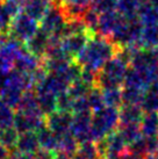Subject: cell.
<instances>
[{
  "label": "cell",
  "mask_w": 158,
  "mask_h": 159,
  "mask_svg": "<svg viewBox=\"0 0 158 159\" xmlns=\"http://www.w3.org/2000/svg\"><path fill=\"white\" fill-rule=\"evenodd\" d=\"M120 51V47L112 40L95 34L87 42L75 61L86 70L99 72L106 63Z\"/></svg>",
  "instance_id": "1"
},
{
  "label": "cell",
  "mask_w": 158,
  "mask_h": 159,
  "mask_svg": "<svg viewBox=\"0 0 158 159\" xmlns=\"http://www.w3.org/2000/svg\"><path fill=\"white\" fill-rule=\"evenodd\" d=\"M128 69H129V62L118 52L98 72L95 86L100 89L121 87L124 83Z\"/></svg>",
  "instance_id": "2"
},
{
  "label": "cell",
  "mask_w": 158,
  "mask_h": 159,
  "mask_svg": "<svg viewBox=\"0 0 158 159\" xmlns=\"http://www.w3.org/2000/svg\"><path fill=\"white\" fill-rule=\"evenodd\" d=\"M120 119L118 109L113 107H105L101 111L92 113V128L91 136L93 142L105 139L109 134L118 129Z\"/></svg>",
  "instance_id": "3"
},
{
  "label": "cell",
  "mask_w": 158,
  "mask_h": 159,
  "mask_svg": "<svg viewBox=\"0 0 158 159\" xmlns=\"http://www.w3.org/2000/svg\"><path fill=\"white\" fill-rule=\"evenodd\" d=\"M66 18L61 6L57 2H51L50 7L40 21V29L45 31L50 36L63 37V31L66 25Z\"/></svg>",
  "instance_id": "4"
},
{
  "label": "cell",
  "mask_w": 158,
  "mask_h": 159,
  "mask_svg": "<svg viewBox=\"0 0 158 159\" xmlns=\"http://www.w3.org/2000/svg\"><path fill=\"white\" fill-rule=\"evenodd\" d=\"M40 29L39 21L28 16L25 13L18 14L12 21L9 36L15 40L20 41L22 43H26L35 35Z\"/></svg>",
  "instance_id": "5"
},
{
  "label": "cell",
  "mask_w": 158,
  "mask_h": 159,
  "mask_svg": "<svg viewBox=\"0 0 158 159\" xmlns=\"http://www.w3.org/2000/svg\"><path fill=\"white\" fill-rule=\"evenodd\" d=\"M91 128H92V111L73 114L70 133L79 144L92 141Z\"/></svg>",
  "instance_id": "6"
},
{
  "label": "cell",
  "mask_w": 158,
  "mask_h": 159,
  "mask_svg": "<svg viewBox=\"0 0 158 159\" xmlns=\"http://www.w3.org/2000/svg\"><path fill=\"white\" fill-rule=\"evenodd\" d=\"M93 35H95V34L90 30L66 35L62 37V47L69 57L75 59L80 53V51L86 47L87 42Z\"/></svg>",
  "instance_id": "7"
},
{
  "label": "cell",
  "mask_w": 158,
  "mask_h": 159,
  "mask_svg": "<svg viewBox=\"0 0 158 159\" xmlns=\"http://www.w3.org/2000/svg\"><path fill=\"white\" fill-rule=\"evenodd\" d=\"M70 84L65 81L62 77L53 73H48L39 84L34 87L36 93H48L55 97H58L59 94L67 91Z\"/></svg>",
  "instance_id": "8"
},
{
  "label": "cell",
  "mask_w": 158,
  "mask_h": 159,
  "mask_svg": "<svg viewBox=\"0 0 158 159\" xmlns=\"http://www.w3.org/2000/svg\"><path fill=\"white\" fill-rule=\"evenodd\" d=\"M72 117H73V114L70 111H56L45 116V125L53 133L58 136H62L66 133H70Z\"/></svg>",
  "instance_id": "9"
},
{
  "label": "cell",
  "mask_w": 158,
  "mask_h": 159,
  "mask_svg": "<svg viewBox=\"0 0 158 159\" xmlns=\"http://www.w3.org/2000/svg\"><path fill=\"white\" fill-rule=\"evenodd\" d=\"M42 65V59L35 56L34 53H31L26 45H23L20 51L18 52L14 62V67L15 70L25 72V73H31L33 71L39 69Z\"/></svg>",
  "instance_id": "10"
},
{
  "label": "cell",
  "mask_w": 158,
  "mask_h": 159,
  "mask_svg": "<svg viewBox=\"0 0 158 159\" xmlns=\"http://www.w3.org/2000/svg\"><path fill=\"white\" fill-rule=\"evenodd\" d=\"M45 125V117H34L29 115L22 114L20 111L15 113L13 127L19 134L28 131H37L40 128Z\"/></svg>",
  "instance_id": "11"
},
{
  "label": "cell",
  "mask_w": 158,
  "mask_h": 159,
  "mask_svg": "<svg viewBox=\"0 0 158 159\" xmlns=\"http://www.w3.org/2000/svg\"><path fill=\"white\" fill-rule=\"evenodd\" d=\"M123 16L120 15L116 11H112V12H108V13L100 14L99 15V22H98L97 34L110 40L113 33L118 28V23L121 22Z\"/></svg>",
  "instance_id": "12"
},
{
  "label": "cell",
  "mask_w": 158,
  "mask_h": 159,
  "mask_svg": "<svg viewBox=\"0 0 158 159\" xmlns=\"http://www.w3.org/2000/svg\"><path fill=\"white\" fill-rule=\"evenodd\" d=\"M16 111L22 113V114L34 116V117H45L43 113L41 111L37 97H36V93L34 89H28L23 93Z\"/></svg>",
  "instance_id": "13"
},
{
  "label": "cell",
  "mask_w": 158,
  "mask_h": 159,
  "mask_svg": "<svg viewBox=\"0 0 158 159\" xmlns=\"http://www.w3.org/2000/svg\"><path fill=\"white\" fill-rule=\"evenodd\" d=\"M49 42H50V35L47 34L45 31H43L42 29H39V31L35 35L25 43V45L31 53H34L35 56L42 59L45 52H47Z\"/></svg>",
  "instance_id": "14"
},
{
  "label": "cell",
  "mask_w": 158,
  "mask_h": 159,
  "mask_svg": "<svg viewBox=\"0 0 158 159\" xmlns=\"http://www.w3.org/2000/svg\"><path fill=\"white\" fill-rule=\"evenodd\" d=\"M143 115H144V111L142 109L140 105H122L118 109L120 125L140 124Z\"/></svg>",
  "instance_id": "15"
},
{
  "label": "cell",
  "mask_w": 158,
  "mask_h": 159,
  "mask_svg": "<svg viewBox=\"0 0 158 159\" xmlns=\"http://www.w3.org/2000/svg\"><path fill=\"white\" fill-rule=\"evenodd\" d=\"M39 138L40 148L43 150H49L53 152H58L59 150V136L53 133L47 125H43L36 131Z\"/></svg>",
  "instance_id": "16"
},
{
  "label": "cell",
  "mask_w": 158,
  "mask_h": 159,
  "mask_svg": "<svg viewBox=\"0 0 158 159\" xmlns=\"http://www.w3.org/2000/svg\"><path fill=\"white\" fill-rule=\"evenodd\" d=\"M40 149L41 148H40L39 138L35 131H28V133H22L19 135L15 150L25 152V153L35 155Z\"/></svg>",
  "instance_id": "17"
},
{
  "label": "cell",
  "mask_w": 158,
  "mask_h": 159,
  "mask_svg": "<svg viewBox=\"0 0 158 159\" xmlns=\"http://www.w3.org/2000/svg\"><path fill=\"white\" fill-rule=\"evenodd\" d=\"M50 4L51 2L47 0H26L22 6V13L27 14L36 21H41L50 7Z\"/></svg>",
  "instance_id": "18"
},
{
  "label": "cell",
  "mask_w": 158,
  "mask_h": 159,
  "mask_svg": "<svg viewBox=\"0 0 158 159\" xmlns=\"http://www.w3.org/2000/svg\"><path fill=\"white\" fill-rule=\"evenodd\" d=\"M138 19L143 26H157L158 7L151 4L150 0L142 2L138 9Z\"/></svg>",
  "instance_id": "19"
},
{
  "label": "cell",
  "mask_w": 158,
  "mask_h": 159,
  "mask_svg": "<svg viewBox=\"0 0 158 159\" xmlns=\"http://www.w3.org/2000/svg\"><path fill=\"white\" fill-rule=\"evenodd\" d=\"M140 127L141 133L144 137H158V113H144Z\"/></svg>",
  "instance_id": "20"
},
{
  "label": "cell",
  "mask_w": 158,
  "mask_h": 159,
  "mask_svg": "<svg viewBox=\"0 0 158 159\" xmlns=\"http://www.w3.org/2000/svg\"><path fill=\"white\" fill-rule=\"evenodd\" d=\"M140 106L142 107L144 113H158V80L145 91Z\"/></svg>",
  "instance_id": "21"
},
{
  "label": "cell",
  "mask_w": 158,
  "mask_h": 159,
  "mask_svg": "<svg viewBox=\"0 0 158 159\" xmlns=\"http://www.w3.org/2000/svg\"><path fill=\"white\" fill-rule=\"evenodd\" d=\"M141 2L138 0H118L116 12L127 20L138 18V9Z\"/></svg>",
  "instance_id": "22"
},
{
  "label": "cell",
  "mask_w": 158,
  "mask_h": 159,
  "mask_svg": "<svg viewBox=\"0 0 158 159\" xmlns=\"http://www.w3.org/2000/svg\"><path fill=\"white\" fill-rule=\"evenodd\" d=\"M104 101L106 107H113L120 109L123 105L122 100V89L121 87H109V89H101Z\"/></svg>",
  "instance_id": "23"
},
{
  "label": "cell",
  "mask_w": 158,
  "mask_h": 159,
  "mask_svg": "<svg viewBox=\"0 0 158 159\" xmlns=\"http://www.w3.org/2000/svg\"><path fill=\"white\" fill-rule=\"evenodd\" d=\"M141 48L158 49V25L144 26L141 39Z\"/></svg>",
  "instance_id": "24"
},
{
  "label": "cell",
  "mask_w": 158,
  "mask_h": 159,
  "mask_svg": "<svg viewBox=\"0 0 158 159\" xmlns=\"http://www.w3.org/2000/svg\"><path fill=\"white\" fill-rule=\"evenodd\" d=\"M36 97L41 111L43 113L44 116H48L57 111V97L48 93H36Z\"/></svg>",
  "instance_id": "25"
},
{
  "label": "cell",
  "mask_w": 158,
  "mask_h": 159,
  "mask_svg": "<svg viewBox=\"0 0 158 159\" xmlns=\"http://www.w3.org/2000/svg\"><path fill=\"white\" fill-rule=\"evenodd\" d=\"M79 148V143L77 142L75 137L71 133H66L64 135L59 136V150L61 152H64L69 157H73L77 153Z\"/></svg>",
  "instance_id": "26"
},
{
  "label": "cell",
  "mask_w": 158,
  "mask_h": 159,
  "mask_svg": "<svg viewBox=\"0 0 158 159\" xmlns=\"http://www.w3.org/2000/svg\"><path fill=\"white\" fill-rule=\"evenodd\" d=\"M145 91L136 87L123 86L122 89V100L123 105H141Z\"/></svg>",
  "instance_id": "27"
},
{
  "label": "cell",
  "mask_w": 158,
  "mask_h": 159,
  "mask_svg": "<svg viewBox=\"0 0 158 159\" xmlns=\"http://www.w3.org/2000/svg\"><path fill=\"white\" fill-rule=\"evenodd\" d=\"M118 130V133L121 134V136L123 137V139L126 141V143H127L128 146L142 136L140 124H127V125H120Z\"/></svg>",
  "instance_id": "28"
},
{
  "label": "cell",
  "mask_w": 158,
  "mask_h": 159,
  "mask_svg": "<svg viewBox=\"0 0 158 159\" xmlns=\"http://www.w3.org/2000/svg\"><path fill=\"white\" fill-rule=\"evenodd\" d=\"M14 116L15 113L13 111V108L0 98V128L4 130L13 127Z\"/></svg>",
  "instance_id": "29"
},
{
  "label": "cell",
  "mask_w": 158,
  "mask_h": 159,
  "mask_svg": "<svg viewBox=\"0 0 158 159\" xmlns=\"http://www.w3.org/2000/svg\"><path fill=\"white\" fill-rule=\"evenodd\" d=\"M94 86L87 84L86 81H84L81 78L78 80H76L75 83L69 86L67 89V93L72 99H77V98H83L87 97V94L90 93V91L93 89Z\"/></svg>",
  "instance_id": "30"
},
{
  "label": "cell",
  "mask_w": 158,
  "mask_h": 159,
  "mask_svg": "<svg viewBox=\"0 0 158 159\" xmlns=\"http://www.w3.org/2000/svg\"><path fill=\"white\" fill-rule=\"evenodd\" d=\"M76 155L83 157L84 159H101L100 152L98 150V146L95 142H85L79 144L78 151Z\"/></svg>",
  "instance_id": "31"
},
{
  "label": "cell",
  "mask_w": 158,
  "mask_h": 159,
  "mask_svg": "<svg viewBox=\"0 0 158 159\" xmlns=\"http://www.w3.org/2000/svg\"><path fill=\"white\" fill-rule=\"evenodd\" d=\"M87 101L92 113L101 111L102 108L106 107L105 101H104V97H102V92L97 86H94L87 94Z\"/></svg>",
  "instance_id": "32"
},
{
  "label": "cell",
  "mask_w": 158,
  "mask_h": 159,
  "mask_svg": "<svg viewBox=\"0 0 158 159\" xmlns=\"http://www.w3.org/2000/svg\"><path fill=\"white\" fill-rule=\"evenodd\" d=\"M20 134L16 131V129L14 127H11V128L4 129L2 133H1V137H0V142L6 145L8 149H15L16 146V143H18V138Z\"/></svg>",
  "instance_id": "33"
},
{
  "label": "cell",
  "mask_w": 158,
  "mask_h": 159,
  "mask_svg": "<svg viewBox=\"0 0 158 159\" xmlns=\"http://www.w3.org/2000/svg\"><path fill=\"white\" fill-rule=\"evenodd\" d=\"M116 1L118 0H92L90 7L100 15V14L115 11L116 9Z\"/></svg>",
  "instance_id": "34"
},
{
  "label": "cell",
  "mask_w": 158,
  "mask_h": 159,
  "mask_svg": "<svg viewBox=\"0 0 158 159\" xmlns=\"http://www.w3.org/2000/svg\"><path fill=\"white\" fill-rule=\"evenodd\" d=\"M83 21L85 26L90 31H92L94 34H97L98 31V22H99V14L93 11L91 7L85 12L83 16Z\"/></svg>",
  "instance_id": "35"
},
{
  "label": "cell",
  "mask_w": 158,
  "mask_h": 159,
  "mask_svg": "<svg viewBox=\"0 0 158 159\" xmlns=\"http://www.w3.org/2000/svg\"><path fill=\"white\" fill-rule=\"evenodd\" d=\"M85 111H91V108H90V105H88L87 101V97L72 99L71 113L72 114H78V113H85Z\"/></svg>",
  "instance_id": "36"
},
{
  "label": "cell",
  "mask_w": 158,
  "mask_h": 159,
  "mask_svg": "<svg viewBox=\"0 0 158 159\" xmlns=\"http://www.w3.org/2000/svg\"><path fill=\"white\" fill-rule=\"evenodd\" d=\"M71 107H72V98L69 95L67 91L59 94L57 97V111L71 113Z\"/></svg>",
  "instance_id": "37"
},
{
  "label": "cell",
  "mask_w": 158,
  "mask_h": 159,
  "mask_svg": "<svg viewBox=\"0 0 158 159\" xmlns=\"http://www.w3.org/2000/svg\"><path fill=\"white\" fill-rule=\"evenodd\" d=\"M91 1L92 0H57L56 2H65V4H70V5H73V6H78V7L88 8L90 5H91Z\"/></svg>",
  "instance_id": "38"
},
{
  "label": "cell",
  "mask_w": 158,
  "mask_h": 159,
  "mask_svg": "<svg viewBox=\"0 0 158 159\" xmlns=\"http://www.w3.org/2000/svg\"><path fill=\"white\" fill-rule=\"evenodd\" d=\"M55 153H56V152L40 149V150L35 153V159H53Z\"/></svg>",
  "instance_id": "39"
},
{
  "label": "cell",
  "mask_w": 158,
  "mask_h": 159,
  "mask_svg": "<svg viewBox=\"0 0 158 159\" xmlns=\"http://www.w3.org/2000/svg\"><path fill=\"white\" fill-rule=\"evenodd\" d=\"M9 159H35V155L25 153V152H20L18 150H14L13 152H11Z\"/></svg>",
  "instance_id": "40"
},
{
  "label": "cell",
  "mask_w": 158,
  "mask_h": 159,
  "mask_svg": "<svg viewBox=\"0 0 158 159\" xmlns=\"http://www.w3.org/2000/svg\"><path fill=\"white\" fill-rule=\"evenodd\" d=\"M9 157H11V149H8L0 142V159H9Z\"/></svg>",
  "instance_id": "41"
},
{
  "label": "cell",
  "mask_w": 158,
  "mask_h": 159,
  "mask_svg": "<svg viewBox=\"0 0 158 159\" xmlns=\"http://www.w3.org/2000/svg\"><path fill=\"white\" fill-rule=\"evenodd\" d=\"M53 159H71V157H69L67 155H65L64 152H61V151H58L55 153V157Z\"/></svg>",
  "instance_id": "42"
},
{
  "label": "cell",
  "mask_w": 158,
  "mask_h": 159,
  "mask_svg": "<svg viewBox=\"0 0 158 159\" xmlns=\"http://www.w3.org/2000/svg\"><path fill=\"white\" fill-rule=\"evenodd\" d=\"M71 159H84L83 157H80V156H78V155H75L73 157H71Z\"/></svg>",
  "instance_id": "43"
},
{
  "label": "cell",
  "mask_w": 158,
  "mask_h": 159,
  "mask_svg": "<svg viewBox=\"0 0 158 159\" xmlns=\"http://www.w3.org/2000/svg\"><path fill=\"white\" fill-rule=\"evenodd\" d=\"M1 77V75H0ZM1 87H2V80L0 79V91H1Z\"/></svg>",
  "instance_id": "44"
},
{
  "label": "cell",
  "mask_w": 158,
  "mask_h": 159,
  "mask_svg": "<svg viewBox=\"0 0 158 159\" xmlns=\"http://www.w3.org/2000/svg\"><path fill=\"white\" fill-rule=\"evenodd\" d=\"M138 1H140L141 4H142V2H144V1H148V0H138Z\"/></svg>",
  "instance_id": "45"
},
{
  "label": "cell",
  "mask_w": 158,
  "mask_h": 159,
  "mask_svg": "<svg viewBox=\"0 0 158 159\" xmlns=\"http://www.w3.org/2000/svg\"><path fill=\"white\" fill-rule=\"evenodd\" d=\"M47 1H49V2H53V1H56V0H47Z\"/></svg>",
  "instance_id": "46"
},
{
  "label": "cell",
  "mask_w": 158,
  "mask_h": 159,
  "mask_svg": "<svg viewBox=\"0 0 158 159\" xmlns=\"http://www.w3.org/2000/svg\"><path fill=\"white\" fill-rule=\"evenodd\" d=\"M1 133H2V129L0 128V137H1Z\"/></svg>",
  "instance_id": "47"
}]
</instances>
